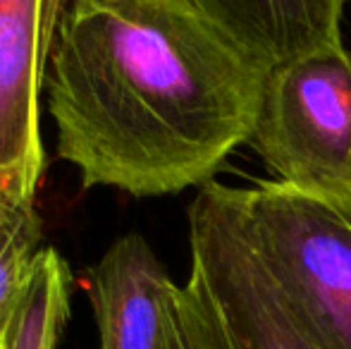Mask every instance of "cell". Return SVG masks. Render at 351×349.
<instances>
[{"instance_id":"6da1fadb","label":"cell","mask_w":351,"mask_h":349,"mask_svg":"<svg viewBox=\"0 0 351 349\" xmlns=\"http://www.w3.org/2000/svg\"><path fill=\"white\" fill-rule=\"evenodd\" d=\"M265 77L191 0H70L43 91L86 189L167 196L249 141Z\"/></svg>"},{"instance_id":"7a4b0ae2","label":"cell","mask_w":351,"mask_h":349,"mask_svg":"<svg viewBox=\"0 0 351 349\" xmlns=\"http://www.w3.org/2000/svg\"><path fill=\"white\" fill-rule=\"evenodd\" d=\"M246 146L280 182L351 225V53L344 43L270 67Z\"/></svg>"},{"instance_id":"3957f363","label":"cell","mask_w":351,"mask_h":349,"mask_svg":"<svg viewBox=\"0 0 351 349\" xmlns=\"http://www.w3.org/2000/svg\"><path fill=\"white\" fill-rule=\"evenodd\" d=\"M258 261L320 349H351V225L280 180L234 186Z\"/></svg>"},{"instance_id":"277c9868","label":"cell","mask_w":351,"mask_h":349,"mask_svg":"<svg viewBox=\"0 0 351 349\" xmlns=\"http://www.w3.org/2000/svg\"><path fill=\"white\" fill-rule=\"evenodd\" d=\"M191 273L227 349H320L306 333L239 223L234 186L210 180L189 208Z\"/></svg>"},{"instance_id":"5b68a950","label":"cell","mask_w":351,"mask_h":349,"mask_svg":"<svg viewBox=\"0 0 351 349\" xmlns=\"http://www.w3.org/2000/svg\"><path fill=\"white\" fill-rule=\"evenodd\" d=\"M70 0H0V194L36 204L38 98Z\"/></svg>"},{"instance_id":"8992f818","label":"cell","mask_w":351,"mask_h":349,"mask_svg":"<svg viewBox=\"0 0 351 349\" xmlns=\"http://www.w3.org/2000/svg\"><path fill=\"white\" fill-rule=\"evenodd\" d=\"M175 285L141 234L115 239L88 270L101 349H160Z\"/></svg>"},{"instance_id":"52a82bcc","label":"cell","mask_w":351,"mask_h":349,"mask_svg":"<svg viewBox=\"0 0 351 349\" xmlns=\"http://www.w3.org/2000/svg\"><path fill=\"white\" fill-rule=\"evenodd\" d=\"M241 51L270 67L342 46L344 0H191Z\"/></svg>"},{"instance_id":"ba28073f","label":"cell","mask_w":351,"mask_h":349,"mask_svg":"<svg viewBox=\"0 0 351 349\" xmlns=\"http://www.w3.org/2000/svg\"><path fill=\"white\" fill-rule=\"evenodd\" d=\"M72 270L51 247H43L14 306L0 349H58L70 318Z\"/></svg>"},{"instance_id":"9c48e42d","label":"cell","mask_w":351,"mask_h":349,"mask_svg":"<svg viewBox=\"0 0 351 349\" xmlns=\"http://www.w3.org/2000/svg\"><path fill=\"white\" fill-rule=\"evenodd\" d=\"M41 242L36 206L0 194V340L36 265Z\"/></svg>"},{"instance_id":"30bf717a","label":"cell","mask_w":351,"mask_h":349,"mask_svg":"<svg viewBox=\"0 0 351 349\" xmlns=\"http://www.w3.org/2000/svg\"><path fill=\"white\" fill-rule=\"evenodd\" d=\"M160 349H227L208 302L191 278L172 287Z\"/></svg>"}]
</instances>
